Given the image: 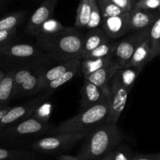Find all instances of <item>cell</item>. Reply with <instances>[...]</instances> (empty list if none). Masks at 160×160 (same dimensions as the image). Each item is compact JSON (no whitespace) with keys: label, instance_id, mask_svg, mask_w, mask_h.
<instances>
[{"label":"cell","instance_id":"obj_32","mask_svg":"<svg viewBox=\"0 0 160 160\" xmlns=\"http://www.w3.org/2000/svg\"><path fill=\"white\" fill-rule=\"evenodd\" d=\"M91 4L92 10L90 20H89L88 24L87 26V30L99 28L101 24V21H102V16H101V13L100 12L99 8H98L96 0H91Z\"/></svg>","mask_w":160,"mask_h":160},{"label":"cell","instance_id":"obj_40","mask_svg":"<svg viewBox=\"0 0 160 160\" xmlns=\"http://www.w3.org/2000/svg\"><path fill=\"white\" fill-rule=\"evenodd\" d=\"M113 152H110V153L107 154L106 155H104V156L103 157H101V158H97V159L95 160H112V158H113Z\"/></svg>","mask_w":160,"mask_h":160},{"label":"cell","instance_id":"obj_31","mask_svg":"<svg viewBox=\"0 0 160 160\" xmlns=\"http://www.w3.org/2000/svg\"><path fill=\"white\" fill-rule=\"evenodd\" d=\"M32 74V72L28 68H22L16 71L13 79V98L18 97L19 94L20 90L22 87L23 83L25 80Z\"/></svg>","mask_w":160,"mask_h":160},{"label":"cell","instance_id":"obj_13","mask_svg":"<svg viewBox=\"0 0 160 160\" xmlns=\"http://www.w3.org/2000/svg\"><path fill=\"white\" fill-rule=\"evenodd\" d=\"M118 68H118V64L113 60L107 65L104 66L97 72L92 73L91 75L85 76L84 78L89 80L92 83L102 89L108 96L109 83H110L112 77L115 75Z\"/></svg>","mask_w":160,"mask_h":160},{"label":"cell","instance_id":"obj_1","mask_svg":"<svg viewBox=\"0 0 160 160\" xmlns=\"http://www.w3.org/2000/svg\"><path fill=\"white\" fill-rule=\"evenodd\" d=\"M77 28H65L52 35L36 36L38 47L49 57L61 63L75 58H82L85 35Z\"/></svg>","mask_w":160,"mask_h":160},{"label":"cell","instance_id":"obj_36","mask_svg":"<svg viewBox=\"0 0 160 160\" xmlns=\"http://www.w3.org/2000/svg\"><path fill=\"white\" fill-rule=\"evenodd\" d=\"M114 4L126 13H129L133 9L137 0H111Z\"/></svg>","mask_w":160,"mask_h":160},{"label":"cell","instance_id":"obj_19","mask_svg":"<svg viewBox=\"0 0 160 160\" xmlns=\"http://www.w3.org/2000/svg\"><path fill=\"white\" fill-rule=\"evenodd\" d=\"M141 70L142 69L137 68L132 66H126L122 68H118L115 75H117L120 83L130 92Z\"/></svg>","mask_w":160,"mask_h":160},{"label":"cell","instance_id":"obj_37","mask_svg":"<svg viewBox=\"0 0 160 160\" xmlns=\"http://www.w3.org/2000/svg\"><path fill=\"white\" fill-rule=\"evenodd\" d=\"M133 160H160V152L153 155H133Z\"/></svg>","mask_w":160,"mask_h":160},{"label":"cell","instance_id":"obj_16","mask_svg":"<svg viewBox=\"0 0 160 160\" xmlns=\"http://www.w3.org/2000/svg\"><path fill=\"white\" fill-rule=\"evenodd\" d=\"M111 38H108L105 32L101 28L89 29L88 32L84 37L83 50H82V56L89 52L92 51L99 46L110 42Z\"/></svg>","mask_w":160,"mask_h":160},{"label":"cell","instance_id":"obj_11","mask_svg":"<svg viewBox=\"0 0 160 160\" xmlns=\"http://www.w3.org/2000/svg\"><path fill=\"white\" fill-rule=\"evenodd\" d=\"M129 13L111 18H102L101 28L112 40L123 38L128 34Z\"/></svg>","mask_w":160,"mask_h":160},{"label":"cell","instance_id":"obj_20","mask_svg":"<svg viewBox=\"0 0 160 160\" xmlns=\"http://www.w3.org/2000/svg\"><path fill=\"white\" fill-rule=\"evenodd\" d=\"M16 71H10L5 74L0 83V108L7 106V103L13 98V79Z\"/></svg>","mask_w":160,"mask_h":160},{"label":"cell","instance_id":"obj_5","mask_svg":"<svg viewBox=\"0 0 160 160\" xmlns=\"http://www.w3.org/2000/svg\"><path fill=\"white\" fill-rule=\"evenodd\" d=\"M87 133L53 134L34 141L31 148L40 154H58L69 150L85 138Z\"/></svg>","mask_w":160,"mask_h":160},{"label":"cell","instance_id":"obj_12","mask_svg":"<svg viewBox=\"0 0 160 160\" xmlns=\"http://www.w3.org/2000/svg\"><path fill=\"white\" fill-rule=\"evenodd\" d=\"M108 98V94L101 88L84 78L83 86L81 90L79 112L91 108Z\"/></svg>","mask_w":160,"mask_h":160},{"label":"cell","instance_id":"obj_17","mask_svg":"<svg viewBox=\"0 0 160 160\" xmlns=\"http://www.w3.org/2000/svg\"><path fill=\"white\" fill-rule=\"evenodd\" d=\"M152 61V51L148 36L144 38L141 44L137 47L127 66L143 69L148 62Z\"/></svg>","mask_w":160,"mask_h":160},{"label":"cell","instance_id":"obj_39","mask_svg":"<svg viewBox=\"0 0 160 160\" xmlns=\"http://www.w3.org/2000/svg\"><path fill=\"white\" fill-rule=\"evenodd\" d=\"M10 106H5V107L0 108V120L3 117V115L10 109Z\"/></svg>","mask_w":160,"mask_h":160},{"label":"cell","instance_id":"obj_38","mask_svg":"<svg viewBox=\"0 0 160 160\" xmlns=\"http://www.w3.org/2000/svg\"><path fill=\"white\" fill-rule=\"evenodd\" d=\"M58 160H80L77 155H61L58 156Z\"/></svg>","mask_w":160,"mask_h":160},{"label":"cell","instance_id":"obj_25","mask_svg":"<svg viewBox=\"0 0 160 160\" xmlns=\"http://www.w3.org/2000/svg\"><path fill=\"white\" fill-rule=\"evenodd\" d=\"M115 45H116V42L114 40H111L110 42L102 44L92 51L84 54L82 58L87 59V58H104L112 57Z\"/></svg>","mask_w":160,"mask_h":160},{"label":"cell","instance_id":"obj_24","mask_svg":"<svg viewBox=\"0 0 160 160\" xmlns=\"http://www.w3.org/2000/svg\"><path fill=\"white\" fill-rule=\"evenodd\" d=\"M80 69V64L79 65H77L75 67H74L73 68L70 69L69 71H68L67 72H65L64 74H63L61 76H60L59 78H56V79L53 80L51 82H49L48 84L45 86L43 87L42 90H44L47 93H50V92L53 91L56 89L59 88L60 87L63 86L64 84L67 83L68 82L71 81L74 77L75 76V75L77 74L78 71Z\"/></svg>","mask_w":160,"mask_h":160},{"label":"cell","instance_id":"obj_22","mask_svg":"<svg viewBox=\"0 0 160 160\" xmlns=\"http://www.w3.org/2000/svg\"><path fill=\"white\" fill-rule=\"evenodd\" d=\"M91 0H80L75 17V26L77 28H87L91 13Z\"/></svg>","mask_w":160,"mask_h":160},{"label":"cell","instance_id":"obj_34","mask_svg":"<svg viewBox=\"0 0 160 160\" xmlns=\"http://www.w3.org/2000/svg\"><path fill=\"white\" fill-rule=\"evenodd\" d=\"M159 7L160 0H137L133 8L154 11Z\"/></svg>","mask_w":160,"mask_h":160},{"label":"cell","instance_id":"obj_7","mask_svg":"<svg viewBox=\"0 0 160 160\" xmlns=\"http://www.w3.org/2000/svg\"><path fill=\"white\" fill-rule=\"evenodd\" d=\"M130 91L127 90L118 81L117 75L112 77L109 83L108 103L109 115L107 122L117 124L122 111L125 108Z\"/></svg>","mask_w":160,"mask_h":160},{"label":"cell","instance_id":"obj_18","mask_svg":"<svg viewBox=\"0 0 160 160\" xmlns=\"http://www.w3.org/2000/svg\"><path fill=\"white\" fill-rule=\"evenodd\" d=\"M42 158H43L34 151L0 148V160H41Z\"/></svg>","mask_w":160,"mask_h":160},{"label":"cell","instance_id":"obj_26","mask_svg":"<svg viewBox=\"0 0 160 160\" xmlns=\"http://www.w3.org/2000/svg\"><path fill=\"white\" fill-rule=\"evenodd\" d=\"M148 38L150 40L152 60L158 56L160 47V15L149 29Z\"/></svg>","mask_w":160,"mask_h":160},{"label":"cell","instance_id":"obj_23","mask_svg":"<svg viewBox=\"0 0 160 160\" xmlns=\"http://www.w3.org/2000/svg\"><path fill=\"white\" fill-rule=\"evenodd\" d=\"M24 12H14L0 18V31H8L18 28L24 21Z\"/></svg>","mask_w":160,"mask_h":160},{"label":"cell","instance_id":"obj_9","mask_svg":"<svg viewBox=\"0 0 160 160\" xmlns=\"http://www.w3.org/2000/svg\"><path fill=\"white\" fill-rule=\"evenodd\" d=\"M57 2L58 0H43L29 18L25 28V32L30 35L37 36L40 26L46 21L51 18Z\"/></svg>","mask_w":160,"mask_h":160},{"label":"cell","instance_id":"obj_30","mask_svg":"<svg viewBox=\"0 0 160 160\" xmlns=\"http://www.w3.org/2000/svg\"><path fill=\"white\" fill-rule=\"evenodd\" d=\"M52 113V104L50 102H43L40 104L38 107L34 111L33 114L32 115V118L41 121L42 122L49 123L50 116Z\"/></svg>","mask_w":160,"mask_h":160},{"label":"cell","instance_id":"obj_41","mask_svg":"<svg viewBox=\"0 0 160 160\" xmlns=\"http://www.w3.org/2000/svg\"><path fill=\"white\" fill-rule=\"evenodd\" d=\"M7 2H8V0H0V9L2 8Z\"/></svg>","mask_w":160,"mask_h":160},{"label":"cell","instance_id":"obj_6","mask_svg":"<svg viewBox=\"0 0 160 160\" xmlns=\"http://www.w3.org/2000/svg\"><path fill=\"white\" fill-rule=\"evenodd\" d=\"M149 29L129 33L116 42L112 58L119 68L128 65L137 47L148 36Z\"/></svg>","mask_w":160,"mask_h":160},{"label":"cell","instance_id":"obj_28","mask_svg":"<svg viewBox=\"0 0 160 160\" xmlns=\"http://www.w3.org/2000/svg\"><path fill=\"white\" fill-rule=\"evenodd\" d=\"M96 1L102 18L118 16L126 13L115 4H114L111 0H96Z\"/></svg>","mask_w":160,"mask_h":160},{"label":"cell","instance_id":"obj_33","mask_svg":"<svg viewBox=\"0 0 160 160\" xmlns=\"http://www.w3.org/2000/svg\"><path fill=\"white\" fill-rule=\"evenodd\" d=\"M133 155L129 146L121 144L114 150L112 160H133Z\"/></svg>","mask_w":160,"mask_h":160},{"label":"cell","instance_id":"obj_14","mask_svg":"<svg viewBox=\"0 0 160 160\" xmlns=\"http://www.w3.org/2000/svg\"><path fill=\"white\" fill-rule=\"evenodd\" d=\"M0 54L9 58H30L37 56L38 50L31 44L10 42L0 46Z\"/></svg>","mask_w":160,"mask_h":160},{"label":"cell","instance_id":"obj_21","mask_svg":"<svg viewBox=\"0 0 160 160\" xmlns=\"http://www.w3.org/2000/svg\"><path fill=\"white\" fill-rule=\"evenodd\" d=\"M112 57L104 58H87L82 59L80 63V69L82 71L84 77L91 75L104 66L107 65L113 61Z\"/></svg>","mask_w":160,"mask_h":160},{"label":"cell","instance_id":"obj_42","mask_svg":"<svg viewBox=\"0 0 160 160\" xmlns=\"http://www.w3.org/2000/svg\"><path fill=\"white\" fill-rule=\"evenodd\" d=\"M4 75H5V73H4V72L2 70H1L0 69V83H1V82H2V78H3Z\"/></svg>","mask_w":160,"mask_h":160},{"label":"cell","instance_id":"obj_4","mask_svg":"<svg viewBox=\"0 0 160 160\" xmlns=\"http://www.w3.org/2000/svg\"><path fill=\"white\" fill-rule=\"evenodd\" d=\"M51 126L47 122L30 118L7 127L0 132V140L2 141H23L41 136L45 133H51Z\"/></svg>","mask_w":160,"mask_h":160},{"label":"cell","instance_id":"obj_35","mask_svg":"<svg viewBox=\"0 0 160 160\" xmlns=\"http://www.w3.org/2000/svg\"><path fill=\"white\" fill-rule=\"evenodd\" d=\"M18 28L8 31H0V46L8 43L16 37Z\"/></svg>","mask_w":160,"mask_h":160},{"label":"cell","instance_id":"obj_2","mask_svg":"<svg viewBox=\"0 0 160 160\" xmlns=\"http://www.w3.org/2000/svg\"><path fill=\"white\" fill-rule=\"evenodd\" d=\"M123 140L117 124L106 122L86 135L76 155L80 160H95L113 152Z\"/></svg>","mask_w":160,"mask_h":160},{"label":"cell","instance_id":"obj_10","mask_svg":"<svg viewBox=\"0 0 160 160\" xmlns=\"http://www.w3.org/2000/svg\"><path fill=\"white\" fill-rule=\"evenodd\" d=\"M160 13L157 10L132 9L129 12L128 34L150 28Z\"/></svg>","mask_w":160,"mask_h":160},{"label":"cell","instance_id":"obj_8","mask_svg":"<svg viewBox=\"0 0 160 160\" xmlns=\"http://www.w3.org/2000/svg\"><path fill=\"white\" fill-rule=\"evenodd\" d=\"M49 97V93L21 105L11 107L0 120V132L32 116L36 108Z\"/></svg>","mask_w":160,"mask_h":160},{"label":"cell","instance_id":"obj_3","mask_svg":"<svg viewBox=\"0 0 160 160\" xmlns=\"http://www.w3.org/2000/svg\"><path fill=\"white\" fill-rule=\"evenodd\" d=\"M109 115L108 98L76 115L61 122L53 128L51 134H75L88 133L93 129L107 122Z\"/></svg>","mask_w":160,"mask_h":160},{"label":"cell","instance_id":"obj_15","mask_svg":"<svg viewBox=\"0 0 160 160\" xmlns=\"http://www.w3.org/2000/svg\"><path fill=\"white\" fill-rule=\"evenodd\" d=\"M82 58H75L64 61L52 68L49 69L43 73H40V91H42L43 87L49 82L59 78L60 76L67 72L70 69L77 65H79Z\"/></svg>","mask_w":160,"mask_h":160},{"label":"cell","instance_id":"obj_27","mask_svg":"<svg viewBox=\"0 0 160 160\" xmlns=\"http://www.w3.org/2000/svg\"><path fill=\"white\" fill-rule=\"evenodd\" d=\"M40 91V73H32L23 83L18 97L28 96Z\"/></svg>","mask_w":160,"mask_h":160},{"label":"cell","instance_id":"obj_43","mask_svg":"<svg viewBox=\"0 0 160 160\" xmlns=\"http://www.w3.org/2000/svg\"><path fill=\"white\" fill-rule=\"evenodd\" d=\"M160 55V47H159V49H158V56H159Z\"/></svg>","mask_w":160,"mask_h":160},{"label":"cell","instance_id":"obj_29","mask_svg":"<svg viewBox=\"0 0 160 160\" xmlns=\"http://www.w3.org/2000/svg\"><path fill=\"white\" fill-rule=\"evenodd\" d=\"M65 28L64 25L60 21L54 18H50L46 21L42 25L40 26L38 31V35L43 34V35H52V34L58 33L61 32Z\"/></svg>","mask_w":160,"mask_h":160}]
</instances>
